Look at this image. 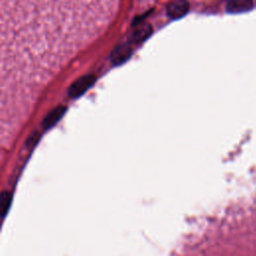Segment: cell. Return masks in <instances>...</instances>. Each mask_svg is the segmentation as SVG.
<instances>
[{
  "instance_id": "cell-1",
  "label": "cell",
  "mask_w": 256,
  "mask_h": 256,
  "mask_svg": "<svg viewBox=\"0 0 256 256\" xmlns=\"http://www.w3.org/2000/svg\"><path fill=\"white\" fill-rule=\"evenodd\" d=\"M96 78L94 75H85L79 79H77L68 90V95L71 98H78L83 95L93 84L95 83Z\"/></svg>"
},
{
  "instance_id": "cell-2",
  "label": "cell",
  "mask_w": 256,
  "mask_h": 256,
  "mask_svg": "<svg viewBox=\"0 0 256 256\" xmlns=\"http://www.w3.org/2000/svg\"><path fill=\"white\" fill-rule=\"evenodd\" d=\"M189 3L186 1H174L168 4L166 8V12L169 18L173 20L180 19L184 17L189 11Z\"/></svg>"
},
{
  "instance_id": "cell-3",
  "label": "cell",
  "mask_w": 256,
  "mask_h": 256,
  "mask_svg": "<svg viewBox=\"0 0 256 256\" xmlns=\"http://www.w3.org/2000/svg\"><path fill=\"white\" fill-rule=\"evenodd\" d=\"M133 49L130 44L124 43L121 44L120 46L116 47L115 50L111 54V61L115 66L121 65L125 63L132 55Z\"/></svg>"
},
{
  "instance_id": "cell-4",
  "label": "cell",
  "mask_w": 256,
  "mask_h": 256,
  "mask_svg": "<svg viewBox=\"0 0 256 256\" xmlns=\"http://www.w3.org/2000/svg\"><path fill=\"white\" fill-rule=\"evenodd\" d=\"M67 108L65 106H58L56 108H54L52 111H50L46 117L43 119L42 122V127L47 130L52 128L56 123L59 122V120L63 117V115L65 114Z\"/></svg>"
},
{
  "instance_id": "cell-5",
  "label": "cell",
  "mask_w": 256,
  "mask_h": 256,
  "mask_svg": "<svg viewBox=\"0 0 256 256\" xmlns=\"http://www.w3.org/2000/svg\"><path fill=\"white\" fill-rule=\"evenodd\" d=\"M253 7V2L250 0H235L230 1L226 5V10L230 13H240L248 11Z\"/></svg>"
},
{
  "instance_id": "cell-6",
  "label": "cell",
  "mask_w": 256,
  "mask_h": 256,
  "mask_svg": "<svg viewBox=\"0 0 256 256\" xmlns=\"http://www.w3.org/2000/svg\"><path fill=\"white\" fill-rule=\"evenodd\" d=\"M153 28L149 24H143L137 27V29L133 32L132 39L135 43H141L145 41L151 34H152Z\"/></svg>"
},
{
  "instance_id": "cell-7",
  "label": "cell",
  "mask_w": 256,
  "mask_h": 256,
  "mask_svg": "<svg viewBox=\"0 0 256 256\" xmlns=\"http://www.w3.org/2000/svg\"><path fill=\"white\" fill-rule=\"evenodd\" d=\"M12 202V195L11 193L4 191L1 195V210H2V216L5 217L6 213L9 210V207Z\"/></svg>"
}]
</instances>
